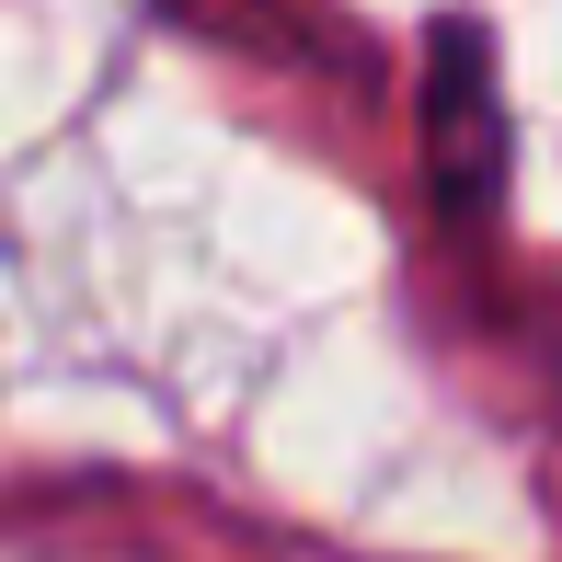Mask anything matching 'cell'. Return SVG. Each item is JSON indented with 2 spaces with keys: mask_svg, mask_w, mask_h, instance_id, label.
Here are the masks:
<instances>
[{
  "mask_svg": "<svg viewBox=\"0 0 562 562\" xmlns=\"http://www.w3.org/2000/svg\"><path fill=\"white\" fill-rule=\"evenodd\" d=\"M437 184L471 207L482 184H505V115H494V81H482L471 35H437Z\"/></svg>",
  "mask_w": 562,
  "mask_h": 562,
  "instance_id": "obj_1",
  "label": "cell"
}]
</instances>
